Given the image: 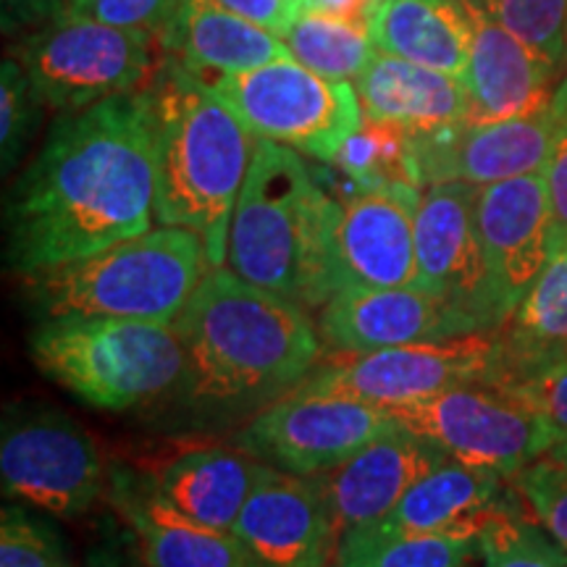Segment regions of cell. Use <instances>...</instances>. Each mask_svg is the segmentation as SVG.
<instances>
[{"label": "cell", "instance_id": "1", "mask_svg": "<svg viewBox=\"0 0 567 567\" xmlns=\"http://www.w3.org/2000/svg\"><path fill=\"white\" fill-rule=\"evenodd\" d=\"M155 103L151 87L59 113L6 195V266L34 276L151 231Z\"/></svg>", "mask_w": 567, "mask_h": 567}, {"label": "cell", "instance_id": "2", "mask_svg": "<svg viewBox=\"0 0 567 567\" xmlns=\"http://www.w3.org/2000/svg\"><path fill=\"white\" fill-rule=\"evenodd\" d=\"M187 368L176 394L195 413L239 417L279 402L321 358L318 323L300 302L213 266L174 321Z\"/></svg>", "mask_w": 567, "mask_h": 567}, {"label": "cell", "instance_id": "3", "mask_svg": "<svg viewBox=\"0 0 567 567\" xmlns=\"http://www.w3.org/2000/svg\"><path fill=\"white\" fill-rule=\"evenodd\" d=\"M339 197L318 182L302 153L252 137L226 266L302 308L321 310L339 292Z\"/></svg>", "mask_w": 567, "mask_h": 567}, {"label": "cell", "instance_id": "4", "mask_svg": "<svg viewBox=\"0 0 567 567\" xmlns=\"http://www.w3.org/2000/svg\"><path fill=\"white\" fill-rule=\"evenodd\" d=\"M151 92L155 221L195 231L210 264L226 266L234 208L250 168L252 134L179 61H166Z\"/></svg>", "mask_w": 567, "mask_h": 567}, {"label": "cell", "instance_id": "5", "mask_svg": "<svg viewBox=\"0 0 567 567\" xmlns=\"http://www.w3.org/2000/svg\"><path fill=\"white\" fill-rule=\"evenodd\" d=\"M210 268L195 231L158 226L87 258L24 276V284L40 318L105 316L174 323Z\"/></svg>", "mask_w": 567, "mask_h": 567}, {"label": "cell", "instance_id": "6", "mask_svg": "<svg viewBox=\"0 0 567 567\" xmlns=\"http://www.w3.org/2000/svg\"><path fill=\"white\" fill-rule=\"evenodd\" d=\"M32 363L90 408L124 413L174 394L187 352L174 323L105 316L40 318Z\"/></svg>", "mask_w": 567, "mask_h": 567}, {"label": "cell", "instance_id": "7", "mask_svg": "<svg viewBox=\"0 0 567 567\" xmlns=\"http://www.w3.org/2000/svg\"><path fill=\"white\" fill-rule=\"evenodd\" d=\"M200 80L255 140L279 142L321 163L334 161L365 122L352 82L329 80L295 59Z\"/></svg>", "mask_w": 567, "mask_h": 567}, {"label": "cell", "instance_id": "8", "mask_svg": "<svg viewBox=\"0 0 567 567\" xmlns=\"http://www.w3.org/2000/svg\"><path fill=\"white\" fill-rule=\"evenodd\" d=\"M155 34L63 13L24 38L9 55L24 66L48 109L66 113L142 90L153 74Z\"/></svg>", "mask_w": 567, "mask_h": 567}, {"label": "cell", "instance_id": "9", "mask_svg": "<svg viewBox=\"0 0 567 567\" xmlns=\"http://www.w3.org/2000/svg\"><path fill=\"white\" fill-rule=\"evenodd\" d=\"M400 429L425 439L450 460L513 481L559 442L555 425L520 396L494 384L446 389L389 410Z\"/></svg>", "mask_w": 567, "mask_h": 567}, {"label": "cell", "instance_id": "10", "mask_svg": "<svg viewBox=\"0 0 567 567\" xmlns=\"http://www.w3.org/2000/svg\"><path fill=\"white\" fill-rule=\"evenodd\" d=\"M101 446L59 410H13L3 421V494L42 513L74 520L109 494Z\"/></svg>", "mask_w": 567, "mask_h": 567}, {"label": "cell", "instance_id": "11", "mask_svg": "<svg viewBox=\"0 0 567 567\" xmlns=\"http://www.w3.org/2000/svg\"><path fill=\"white\" fill-rule=\"evenodd\" d=\"M499 363L496 331L386 347L347 354L344 363L310 373L295 392L350 396L365 405L394 410L429 400L446 389L492 384Z\"/></svg>", "mask_w": 567, "mask_h": 567}, {"label": "cell", "instance_id": "12", "mask_svg": "<svg viewBox=\"0 0 567 567\" xmlns=\"http://www.w3.org/2000/svg\"><path fill=\"white\" fill-rule=\"evenodd\" d=\"M396 429L384 408L350 396L292 392L255 413L234 446L260 463L308 478L331 471Z\"/></svg>", "mask_w": 567, "mask_h": 567}, {"label": "cell", "instance_id": "13", "mask_svg": "<svg viewBox=\"0 0 567 567\" xmlns=\"http://www.w3.org/2000/svg\"><path fill=\"white\" fill-rule=\"evenodd\" d=\"M476 203V184L442 182L423 187L415 213V287L457 308L476 331H496L505 318L496 308L481 252Z\"/></svg>", "mask_w": 567, "mask_h": 567}, {"label": "cell", "instance_id": "14", "mask_svg": "<svg viewBox=\"0 0 567 567\" xmlns=\"http://www.w3.org/2000/svg\"><path fill=\"white\" fill-rule=\"evenodd\" d=\"M567 124V71L555 101L534 116L494 124H455L413 134L423 187L442 182L486 184L544 172L551 147Z\"/></svg>", "mask_w": 567, "mask_h": 567}, {"label": "cell", "instance_id": "15", "mask_svg": "<svg viewBox=\"0 0 567 567\" xmlns=\"http://www.w3.org/2000/svg\"><path fill=\"white\" fill-rule=\"evenodd\" d=\"M476 229L496 308L507 321L549 260L544 172L478 187Z\"/></svg>", "mask_w": 567, "mask_h": 567}, {"label": "cell", "instance_id": "16", "mask_svg": "<svg viewBox=\"0 0 567 567\" xmlns=\"http://www.w3.org/2000/svg\"><path fill=\"white\" fill-rule=\"evenodd\" d=\"M318 334L329 350L363 354L478 331L457 308L425 289L344 287L318 310Z\"/></svg>", "mask_w": 567, "mask_h": 567}, {"label": "cell", "instance_id": "17", "mask_svg": "<svg viewBox=\"0 0 567 567\" xmlns=\"http://www.w3.org/2000/svg\"><path fill=\"white\" fill-rule=\"evenodd\" d=\"M423 187L392 184L339 197V289L415 287V213Z\"/></svg>", "mask_w": 567, "mask_h": 567}, {"label": "cell", "instance_id": "18", "mask_svg": "<svg viewBox=\"0 0 567 567\" xmlns=\"http://www.w3.org/2000/svg\"><path fill=\"white\" fill-rule=\"evenodd\" d=\"M234 536L264 567H329L339 534L313 478L264 465Z\"/></svg>", "mask_w": 567, "mask_h": 567}, {"label": "cell", "instance_id": "19", "mask_svg": "<svg viewBox=\"0 0 567 567\" xmlns=\"http://www.w3.org/2000/svg\"><path fill=\"white\" fill-rule=\"evenodd\" d=\"M471 21V51L463 71L467 124H494L534 116L555 101L565 69L528 42L496 24L471 0H463Z\"/></svg>", "mask_w": 567, "mask_h": 567}, {"label": "cell", "instance_id": "20", "mask_svg": "<svg viewBox=\"0 0 567 567\" xmlns=\"http://www.w3.org/2000/svg\"><path fill=\"white\" fill-rule=\"evenodd\" d=\"M446 460L450 457L425 439L396 429L331 471L310 478L316 481L342 538L350 530L373 526L386 517L415 481Z\"/></svg>", "mask_w": 567, "mask_h": 567}, {"label": "cell", "instance_id": "21", "mask_svg": "<svg viewBox=\"0 0 567 567\" xmlns=\"http://www.w3.org/2000/svg\"><path fill=\"white\" fill-rule=\"evenodd\" d=\"M109 502L151 567H264L231 530L193 520L155 492L151 478L111 467Z\"/></svg>", "mask_w": 567, "mask_h": 567}, {"label": "cell", "instance_id": "22", "mask_svg": "<svg viewBox=\"0 0 567 567\" xmlns=\"http://www.w3.org/2000/svg\"><path fill=\"white\" fill-rule=\"evenodd\" d=\"M158 42L168 59L197 76L237 74L292 59L279 34L239 17L218 0H179Z\"/></svg>", "mask_w": 567, "mask_h": 567}, {"label": "cell", "instance_id": "23", "mask_svg": "<svg viewBox=\"0 0 567 567\" xmlns=\"http://www.w3.org/2000/svg\"><path fill=\"white\" fill-rule=\"evenodd\" d=\"M352 84L365 118L413 134L446 130L467 118V92L460 76L400 55L375 51Z\"/></svg>", "mask_w": 567, "mask_h": 567}, {"label": "cell", "instance_id": "24", "mask_svg": "<svg viewBox=\"0 0 567 567\" xmlns=\"http://www.w3.org/2000/svg\"><path fill=\"white\" fill-rule=\"evenodd\" d=\"M507 481L486 467L446 460L415 481L392 513L365 528L386 530V534H452V530L478 534L496 509L513 502L507 496Z\"/></svg>", "mask_w": 567, "mask_h": 567}, {"label": "cell", "instance_id": "25", "mask_svg": "<svg viewBox=\"0 0 567 567\" xmlns=\"http://www.w3.org/2000/svg\"><path fill=\"white\" fill-rule=\"evenodd\" d=\"M494 386H515L567 363V247L549 255L515 313L496 329Z\"/></svg>", "mask_w": 567, "mask_h": 567}, {"label": "cell", "instance_id": "26", "mask_svg": "<svg viewBox=\"0 0 567 567\" xmlns=\"http://www.w3.org/2000/svg\"><path fill=\"white\" fill-rule=\"evenodd\" d=\"M266 463L243 450H193L151 478L163 499L203 526L234 530Z\"/></svg>", "mask_w": 567, "mask_h": 567}, {"label": "cell", "instance_id": "27", "mask_svg": "<svg viewBox=\"0 0 567 567\" xmlns=\"http://www.w3.org/2000/svg\"><path fill=\"white\" fill-rule=\"evenodd\" d=\"M368 27L375 51L463 76L471 51L463 0H379Z\"/></svg>", "mask_w": 567, "mask_h": 567}, {"label": "cell", "instance_id": "28", "mask_svg": "<svg viewBox=\"0 0 567 567\" xmlns=\"http://www.w3.org/2000/svg\"><path fill=\"white\" fill-rule=\"evenodd\" d=\"M478 551V534H386L358 528L339 538L329 567H465Z\"/></svg>", "mask_w": 567, "mask_h": 567}, {"label": "cell", "instance_id": "29", "mask_svg": "<svg viewBox=\"0 0 567 567\" xmlns=\"http://www.w3.org/2000/svg\"><path fill=\"white\" fill-rule=\"evenodd\" d=\"M281 42L302 66L339 82L358 80L375 53L371 27L318 11L297 13Z\"/></svg>", "mask_w": 567, "mask_h": 567}, {"label": "cell", "instance_id": "30", "mask_svg": "<svg viewBox=\"0 0 567 567\" xmlns=\"http://www.w3.org/2000/svg\"><path fill=\"white\" fill-rule=\"evenodd\" d=\"M329 166L342 174L350 193L384 189L392 184L423 187L421 174H417L413 132L396 124L373 122V118H365L363 126L344 142Z\"/></svg>", "mask_w": 567, "mask_h": 567}, {"label": "cell", "instance_id": "31", "mask_svg": "<svg viewBox=\"0 0 567 567\" xmlns=\"http://www.w3.org/2000/svg\"><path fill=\"white\" fill-rule=\"evenodd\" d=\"M484 567H567V549L515 502L488 517L478 530Z\"/></svg>", "mask_w": 567, "mask_h": 567}, {"label": "cell", "instance_id": "32", "mask_svg": "<svg viewBox=\"0 0 567 567\" xmlns=\"http://www.w3.org/2000/svg\"><path fill=\"white\" fill-rule=\"evenodd\" d=\"M471 3L565 69L567 0H471Z\"/></svg>", "mask_w": 567, "mask_h": 567}, {"label": "cell", "instance_id": "33", "mask_svg": "<svg viewBox=\"0 0 567 567\" xmlns=\"http://www.w3.org/2000/svg\"><path fill=\"white\" fill-rule=\"evenodd\" d=\"M42 109H48L24 66L6 55L0 66V158L3 174L17 168L27 145L38 132Z\"/></svg>", "mask_w": 567, "mask_h": 567}, {"label": "cell", "instance_id": "34", "mask_svg": "<svg viewBox=\"0 0 567 567\" xmlns=\"http://www.w3.org/2000/svg\"><path fill=\"white\" fill-rule=\"evenodd\" d=\"M513 484L534 520L542 523L567 549V455L547 452L517 473Z\"/></svg>", "mask_w": 567, "mask_h": 567}, {"label": "cell", "instance_id": "35", "mask_svg": "<svg viewBox=\"0 0 567 567\" xmlns=\"http://www.w3.org/2000/svg\"><path fill=\"white\" fill-rule=\"evenodd\" d=\"M0 567H74L55 530L21 507L0 515Z\"/></svg>", "mask_w": 567, "mask_h": 567}, {"label": "cell", "instance_id": "36", "mask_svg": "<svg viewBox=\"0 0 567 567\" xmlns=\"http://www.w3.org/2000/svg\"><path fill=\"white\" fill-rule=\"evenodd\" d=\"M176 3L179 0H74L69 13L124 27V30L151 32L158 40L174 17Z\"/></svg>", "mask_w": 567, "mask_h": 567}, {"label": "cell", "instance_id": "37", "mask_svg": "<svg viewBox=\"0 0 567 567\" xmlns=\"http://www.w3.org/2000/svg\"><path fill=\"white\" fill-rule=\"evenodd\" d=\"M502 389L520 396L526 405L534 408L536 413H542L555 425L559 442L551 452L567 455V363L551 368V371L542 375H534V379L523 381V384Z\"/></svg>", "mask_w": 567, "mask_h": 567}, {"label": "cell", "instance_id": "38", "mask_svg": "<svg viewBox=\"0 0 567 567\" xmlns=\"http://www.w3.org/2000/svg\"><path fill=\"white\" fill-rule=\"evenodd\" d=\"M549 197V255L567 247V124L551 147V155L544 166Z\"/></svg>", "mask_w": 567, "mask_h": 567}, {"label": "cell", "instance_id": "39", "mask_svg": "<svg viewBox=\"0 0 567 567\" xmlns=\"http://www.w3.org/2000/svg\"><path fill=\"white\" fill-rule=\"evenodd\" d=\"M218 3L239 13V17L255 21V24L266 27V30L279 34V38L289 30L297 13H300L297 0H218Z\"/></svg>", "mask_w": 567, "mask_h": 567}, {"label": "cell", "instance_id": "40", "mask_svg": "<svg viewBox=\"0 0 567 567\" xmlns=\"http://www.w3.org/2000/svg\"><path fill=\"white\" fill-rule=\"evenodd\" d=\"M55 19L51 0H0V21L6 40H19Z\"/></svg>", "mask_w": 567, "mask_h": 567}, {"label": "cell", "instance_id": "41", "mask_svg": "<svg viewBox=\"0 0 567 567\" xmlns=\"http://www.w3.org/2000/svg\"><path fill=\"white\" fill-rule=\"evenodd\" d=\"M375 3H379V0H300V11L331 13V17L371 24Z\"/></svg>", "mask_w": 567, "mask_h": 567}, {"label": "cell", "instance_id": "42", "mask_svg": "<svg viewBox=\"0 0 567 567\" xmlns=\"http://www.w3.org/2000/svg\"><path fill=\"white\" fill-rule=\"evenodd\" d=\"M84 567H151L137 549H130L122 542H109L90 549Z\"/></svg>", "mask_w": 567, "mask_h": 567}, {"label": "cell", "instance_id": "43", "mask_svg": "<svg viewBox=\"0 0 567 567\" xmlns=\"http://www.w3.org/2000/svg\"><path fill=\"white\" fill-rule=\"evenodd\" d=\"M53 9H55V17H63V13H69L71 6H74V0H51Z\"/></svg>", "mask_w": 567, "mask_h": 567}, {"label": "cell", "instance_id": "44", "mask_svg": "<svg viewBox=\"0 0 567 567\" xmlns=\"http://www.w3.org/2000/svg\"><path fill=\"white\" fill-rule=\"evenodd\" d=\"M565 71H567V38H565Z\"/></svg>", "mask_w": 567, "mask_h": 567}, {"label": "cell", "instance_id": "45", "mask_svg": "<svg viewBox=\"0 0 567 567\" xmlns=\"http://www.w3.org/2000/svg\"><path fill=\"white\" fill-rule=\"evenodd\" d=\"M297 3H300V0H297Z\"/></svg>", "mask_w": 567, "mask_h": 567}]
</instances>
